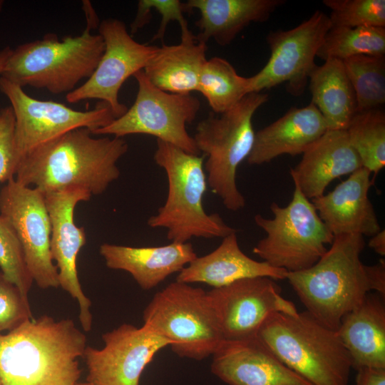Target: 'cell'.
Segmentation results:
<instances>
[{
    "label": "cell",
    "mask_w": 385,
    "mask_h": 385,
    "mask_svg": "<svg viewBox=\"0 0 385 385\" xmlns=\"http://www.w3.org/2000/svg\"><path fill=\"white\" fill-rule=\"evenodd\" d=\"M128 149L123 138H96L88 128H77L25 155L15 180L43 193L78 188L100 195L119 178L117 163Z\"/></svg>",
    "instance_id": "cell-1"
},
{
    "label": "cell",
    "mask_w": 385,
    "mask_h": 385,
    "mask_svg": "<svg viewBox=\"0 0 385 385\" xmlns=\"http://www.w3.org/2000/svg\"><path fill=\"white\" fill-rule=\"evenodd\" d=\"M86 335L73 320L43 315L0 334L2 385H75Z\"/></svg>",
    "instance_id": "cell-2"
},
{
    "label": "cell",
    "mask_w": 385,
    "mask_h": 385,
    "mask_svg": "<svg viewBox=\"0 0 385 385\" xmlns=\"http://www.w3.org/2000/svg\"><path fill=\"white\" fill-rule=\"evenodd\" d=\"M87 25L76 36L54 34L25 43L12 49L0 76L21 87L46 89L53 94L70 93L77 83L89 78L104 51L102 36L91 34L98 26L97 16L89 1H84Z\"/></svg>",
    "instance_id": "cell-3"
},
{
    "label": "cell",
    "mask_w": 385,
    "mask_h": 385,
    "mask_svg": "<svg viewBox=\"0 0 385 385\" xmlns=\"http://www.w3.org/2000/svg\"><path fill=\"white\" fill-rule=\"evenodd\" d=\"M361 234L335 235L331 247L308 269L289 272L290 285L312 317L337 331L342 317L370 292Z\"/></svg>",
    "instance_id": "cell-4"
},
{
    "label": "cell",
    "mask_w": 385,
    "mask_h": 385,
    "mask_svg": "<svg viewBox=\"0 0 385 385\" xmlns=\"http://www.w3.org/2000/svg\"><path fill=\"white\" fill-rule=\"evenodd\" d=\"M256 337L312 385H348L351 359L337 331L308 312L272 314Z\"/></svg>",
    "instance_id": "cell-5"
},
{
    "label": "cell",
    "mask_w": 385,
    "mask_h": 385,
    "mask_svg": "<svg viewBox=\"0 0 385 385\" xmlns=\"http://www.w3.org/2000/svg\"><path fill=\"white\" fill-rule=\"evenodd\" d=\"M154 160L166 173L165 204L149 217L153 228H165L168 240L185 243L192 237L223 238L236 232L217 213L205 212L202 199L207 190L203 158L157 140Z\"/></svg>",
    "instance_id": "cell-6"
},
{
    "label": "cell",
    "mask_w": 385,
    "mask_h": 385,
    "mask_svg": "<svg viewBox=\"0 0 385 385\" xmlns=\"http://www.w3.org/2000/svg\"><path fill=\"white\" fill-rule=\"evenodd\" d=\"M268 98L261 92L249 93L223 113H210L196 126L193 138L199 153L207 157L204 168L207 184L229 210L237 211L245 205L236 183L237 170L253 147V115Z\"/></svg>",
    "instance_id": "cell-7"
},
{
    "label": "cell",
    "mask_w": 385,
    "mask_h": 385,
    "mask_svg": "<svg viewBox=\"0 0 385 385\" xmlns=\"http://www.w3.org/2000/svg\"><path fill=\"white\" fill-rule=\"evenodd\" d=\"M143 319L180 357L205 359L225 341L207 292L190 284L175 281L157 292Z\"/></svg>",
    "instance_id": "cell-8"
},
{
    "label": "cell",
    "mask_w": 385,
    "mask_h": 385,
    "mask_svg": "<svg viewBox=\"0 0 385 385\" xmlns=\"http://www.w3.org/2000/svg\"><path fill=\"white\" fill-rule=\"evenodd\" d=\"M293 182L294 190L287 206L273 202L270 205L272 218L260 214L254 217L266 235L253 247V252L272 267L288 272L314 265L334 238L312 202Z\"/></svg>",
    "instance_id": "cell-9"
},
{
    "label": "cell",
    "mask_w": 385,
    "mask_h": 385,
    "mask_svg": "<svg viewBox=\"0 0 385 385\" xmlns=\"http://www.w3.org/2000/svg\"><path fill=\"white\" fill-rule=\"evenodd\" d=\"M133 77L138 89L132 106L121 116L91 133L117 138L132 134L149 135L188 153L198 155L194 138L188 133L186 125L195 119L200 107L199 100L191 94L170 93L158 88L143 70Z\"/></svg>",
    "instance_id": "cell-10"
},
{
    "label": "cell",
    "mask_w": 385,
    "mask_h": 385,
    "mask_svg": "<svg viewBox=\"0 0 385 385\" xmlns=\"http://www.w3.org/2000/svg\"><path fill=\"white\" fill-rule=\"evenodd\" d=\"M0 91L9 100L13 109L14 141L20 160L39 145L66 133L81 128L92 132L115 118L104 102L93 110L77 111L53 101L34 98L22 87L1 76Z\"/></svg>",
    "instance_id": "cell-11"
},
{
    "label": "cell",
    "mask_w": 385,
    "mask_h": 385,
    "mask_svg": "<svg viewBox=\"0 0 385 385\" xmlns=\"http://www.w3.org/2000/svg\"><path fill=\"white\" fill-rule=\"evenodd\" d=\"M331 27L329 16L317 10L293 29L271 31L266 37L270 56L259 72L249 77L250 93L287 83L290 94L302 95L317 65V52Z\"/></svg>",
    "instance_id": "cell-12"
},
{
    "label": "cell",
    "mask_w": 385,
    "mask_h": 385,
    "mask_svg": "<svg viewBox=\"0 0 385 385\" xmlns=\"http://www.w3.org/2000/svg\"><path fill=\"white\" fill-rule=\"evenodd\" d=\"M98 32L104 43V51L98 66L88 79L66 96L70 103L86 99H98L111 109L115 118L121 116L127 107L118 99L124 82L143 70L153 57L158 46L135 41L125 23L116 19L99 23Z\"/></svg>",
    "instance_id": "cell-13"
},
{
    "label": "cell",
    "mask_w": 385,
    "mask_h": 385,
    "mask_svg": "<svg viewBox=\"0 0 385 385\" xmlns=\"http://www.w3.org/2000/svg\"><path fill=\"white\" fill-rule=\"evenodd\" d=\"M0 215L18 236L33 281L43 289L59 287L50 250L51 227L44 194L13 178L0 190Z\"/></svg>",
    "instance_id": "cell-14"
},
{
    "label": "cell",
    "mask_w": 385,
    "mask_h": 385,
    "mask_svg": "<svg viewBox=\"0 0 385 385\" xmlns=\"http://www.w3.org/2000/svg\"><path fill=\"white\" fill-rule=\"evenodd\" d=\"M226 341L254 339L272 314H297L292 301L281 294L274 279L256 277L237 280L207 292Z\"/></svg>",
    "instance_id": "cell-15"
},
{
    "label": "cell",
    "mask_w": 385,
    "mask_h": 385,
    "mask_svg": "<svg viewBox=\"0 0 385 385\" xmlns=\"http://www.w3.org/2000/svg\"><path fill=\"white\" fill-rule=\"evenodd\" d=\"M104 346H86L83 357L91 385H139L141 374L170 342L143 325L124 323L102 335Z\"/></svg>",
    "instance_id": "cell-16"
},
{
    "label": "cell",
    "mask_w": 385,
    "mask_h": 385,
    "mask_svg": "<svg viewBox=\"0 0 385 385\" xmlns=\"http://www.w3.org/2000/svg\"><path fill=\"white\" fill-rule=\"evenodd\" d=\"M43 194L51 227V254L56 263L59 287L77 300L81 327L83 331L89 332L92 326L91 302L81 288L76 265L86 235L84 227H78L74 222V210L78 202L89 200L91 195L78 188Z\"/></svg>",
    "instance_id": "cell-17"
},
{
    "label": "cell",
    "mask_w": 385,
    "mask_h": 385,
    "mask_svg": "<svg viewBox=\"0 0 385 385\" xmlns=\"http://www.w3.org/2000/svg\"><path fill=\"white\" fill-rule=\"evenodd\" d=\"M210 369L227 385H312L257 337L225 340L212 354Z\"/></svg>",
    "instance_id": "cell-18"
},
{
    "label": "cell",
    "mask_w": 385,
    "mask_h": 385,
    "mask_svg": "<svg viewBox=\"0 0 385 385\" xmlns=\"http://www.w3.org/2000/svg\"><path fill=\"white\" fill-rule=\"evenodd\" d=\"M371 175L368 169L361 167L332 192L311 200L334 236L353 233L373 236L381 230L368 196L374 183Z\"/></svg>",
    "instance_id": "cell-19"
},
{
    "label": "cell",
    "mask_w": 385,
    "mask_h": 385,
    "mask_svg": "<svg viewBox=\"0 0 385 385\" xmlns=\"http://www.w3.org/2000/svg\"><path fill=\"white\" fill-rule=\"evenodd\" d=\"M362 167L346 130H327L303 153L290 169L292 180L309 199L322 196L334 179L350 175Z\"/></svg>",
    "instance_id": "cell-20"
},
{
    "label": "cell",
    "mask_w": 385,
    "mask_h": 385,
    "mask_svg": "<svg viewBox=\"0 0 385 385\" xmlns=\"http://www.w3.org/2000/svg\"><path fill=\"white\" fill-rule=\"evenodd\" d=\"M99 253L108 268L130 273L144 290H150L168 276L179 273L197 257L188 242L142 247L103 243Z\"/></svg>",
    "instance_id": "cell-21"
},
{
    "label": "cell",
    "mask_w": 385,
    "mask_h": 385,
    "mask_svg": "<svg viewBox=\"0 0 385 385\" xmlns=\"http://www.w3.org/2000/svg\"><path fill=\"white\" fill-rule=\"evenodd\" d=\"M327 130L325 120L314 104L292 107L277 120L255 133L247 163L259 165L282 155L302 154Z\"/></svg>",
    "instance_id": "cell-22"
},
{
    "label": "cell",
    "mask_w": 385,
    "mask_h": 385,
    "mask_svg": "<svg viewBox=\"0 0 385 385\" xmlns=\"http://www.w3.org/2000/svg\"><path fill=\"white\" fill-rule=\"evenodd\" d=\"M287 273L285 270L245 255L239 246L235 232L223 237L220 245L210 253L197 256L178 273L176 281L205 283L218 288L245 278L267 277L274 280L285 279Z\"/></svg>",
    "instance_id": "cell-23"
},
{
    "label": "cell",
    "mask_w": 385,
    "mask_h": 385,
    "mask_svg": "<svg viewBox=\"0 0 385 385\" xmlns=\"http://www.w3.org/2000/svg\"><path fill=\"white\" fill-rule=\"evenodd\" d=\"M337 332L352 369H385L384 298L369 292L357 307L342 317Z\"/></svg>",
    "instance_id": "cell-24"
},
{
    "label": "cell",
    "mask_w": 385,
    "mask_h": 385,
    "mask_svg": "<svg viewBox=\"0 0 385 385\" xmlns=\"http://www.w3.org/2000/svg\"><path fill=\"white\" fill-rule=\"evenodd\" d=\"M284 0H189L184 3L187 11L197 9L200 14L195 25L198 41L207 43L213 39L220 46L230 44L252 23L267 21Z\"/></svg>",
    "instance_id": "cell-25"
},
{
    "label": "cell",
    "mask_w": 385,
    "mask_h": 385,
    "mask_svg": "<svg viewBox=\"0 0 385 385\" xmlns=\"http://www.w3.org/2000/svg\"><path fill=\"white\" fill-rule=\"evenodd\" d=\"M207 43L192 33L181 36L176 45L163 44L143 70L158 88L170 93L190 94L197 91L207 61Z\"/></svg>",
    "instance_id": "cell-26"
},
{
    "label": "cell",
    "mask_w": 385,
    "mask_h": 385,
    "mask_svg": "<svg viewBox=\"0 0 385 385\" xmlns=\"http://www.w3.org/2000/svg\"><path fill=\"white\" fill-rule=\"evenodd\" d=\"M311 103L321 113L327 130H346L357 113L354 88L342 61L327 59L309 76Z\"/></svg>",
    "instance_id": "cell-27"
},
{
    "label": "cell",
    "mask_w": 385,
    "mask_h": 385,
    "mask_svg": "<svg viewBox=\"0 0 385 385\" xmlns=\"http://www.w3.org/2000/svg\"><path fill=\"white\" fill-rule=\"evenodd\" d=\"M196 91L205 98L213 113L221 114L250 93V80L240 76L226 59L213 57L207 59Z\"/></svg>",
    "instance_id": "cell-28"
},
{
    "label": "cell",
    "mask_w": 385,
    "mask_h": 385,
    "mask_svg": "<svg viewBox=\"0 0 385 385\" xmlns=\"http://www.w3.org/2000/svg\"><path fill=\"white\" fill-rule=\"evenodd\" d=\"M346 131L362 167L374 180L385 165V113L381 108L357 112Z\"/></svg>",
    "instance_id": "cell-29"
},
{
    "label": "cell",
    "mask_w": 385,
    "mask_h": 385,
    "mask_svg": "<svg viewBox=\"0 0 385 385\" xmlns=\"http://www.w3.org/2000/svg\"><path fill=\"white\" fill-rule=\"evenodd\" d=\"M358 55L385 56V27H331L317 56L344 61Z\"/></svg>",
    "instance_id": "cell-30"
},
{
    "label": "cell",
    "mask_w": 385,
    "mask_h": 385,
    "mask_svg": "<svg viewBox=\"0 0 385 385\" xmlns=\"http://www.w3.org/2000/svg\"><path fill=\"white\" fill-rule=\"evenodd\" d=\"M354 88L357 112L385 103V56L358 55L342 61Z\"/></svg>",
    "instance_id": "cell-31"
},
{
    "label": "cell",
    "mask_w": 385,
    "mask_h": 385,
    "mask_svg": "<svg viewBox=\"0 0 385 385\" xmlns=\"http://www.w3.org/2000/svg\"><path fill=\"white\" fill-rule=\"evenodd\" d=\"M332 27H385L384 0H324Z\"/></svg>",
    "instance_id": "cell-32"
},
{
    "label": "cell",
    "mask_w": 385,
    "mask_h": 385,
    "mask_svg": "<svg viewBox=\"0 0 385 385\" xmlns=\"http://www.w3.org/2000/svg\"><path fill=\"white\" fill-rule=\"evenodd\" d=\"M0 269L2 274L28 297L34 281L18 236L10 222L1 215Z\"/></svg>",
    "instance_id": "cell-33"
},
{
    "label": "cell",
    "mask_w": 385,
    "mask_h": 385,
    "mask_svg": "<svg viewBox=\"0 0 385 385\" xmlns=\"http://www.w3.org/2000/svg\"><path fill=\"white\" fill-rule=\"evenodd\" d=\"M32 318L28 297L0 272V334Z\"/></svg>",
    "instance_id": "cell-34"
},
{
    "label": "cell",
    "mask_w": 385,
    "mask_h": 385,
    "mask_svg": "<svg viewBox=\"0 0 385 385\" xmlns=\"http://www.w3.org/2000/svg\"><path fill=\"white\" fill-rule=\"evenodd\" d=\"M15 117L11 106L0 109V183L15 178L19 164L14 141Z\"/></svg>",
    "instance_id": "cell-35"
},
{
    "label": "cell",
    "mask_w": 385,
    "mask_h": 385,
    "mask_svg": "<svg viewBox=\"0 0 385 385\" xmlns=\"http://www.w3.org/2000/svg\"><path fill=\"white\" fill-rule=\"evenodd\" d=\"M146 4L152 9H155L161 14L160 27L152 41L163 39L165 36L168 24L171 21H176L181 30V36L188 34L191 31L188 28V22L183 13L187 12L184 3L179 0H145Z\"/></svg>",
    "instance_id": "cell-36"
},
{
    "label": "cell",
    "mask_w": 385,
    "mask_h": 385,
    "mask_svg": "<svg viewBox=\"0 0 385 385\" xmlns=\"http://www.w3.org/2000/svg\"><path fill=\"white\" fill-rule=\"evenodd\" d=\"M366 271L370 289L385 298V261L380 259L374 265H366Z\"/></svg>",
    "instance_id": "cell-37"
},
{
    "label": "cell",
    "mask_w": 385,
    "mask_h": 385,
    "mask_svg": "<svg viewBox=\"0 0 385 385\" xmlns=\"http://www.w3.org/2000/svg\"><path fill=\"white\" fill-rule=\"evenodd\" d=\"M355 385H385V369L361 368L356 370Z\"/></svg>",
    "instance_id": "cell-38"
},
{
    "label": "cell",
    "mask_w": 385,
    "mask_h": 385,
    "mask_svg": "<svg viewBox=\"0 0 385 385\" xmlns=\"http://www.w3.org/2000/svg\"><path fill=\"white\" fill-rule=\"evenodd\" d=\"M368 245L378 255L385 256V231L380 230L378 233L371 236Z\"/></svg>",
    "instance_id": "cell-39"
},
{
    "label": "cell",
    "mask_w": 385,
    "mask_h": 385,
    "mask_svg": "<svg viewBox=\"0 0 385 385\" xmlns=\"http://www.w3.org/2000/svg\"><path fill=\"white\" fill-rule=\"evenodd\" d=\"M11 51L12 49L9 46H6L0 51V73L3 71Z\"/></svg>",
    "instance_id": "cell-40"
},
{
    "label": "cell",
    "mask_w": 385,
    "mask_h": 385,
    "mask_svg": "<svg viewBox=\"0 0 385 385\" xmlns=\"http://www.w3.org/2000/svg\"><path fill=\"white\" fill-rule=\"evenodd\" d=\"M75 385H91V384L88 383V382H83V383H77Z\"/></svg>",
    "instance_id": "cell-41"
},
{
    "label": "cell",
    "mask_w": 385,
    "mask_h": 385,
    "mask_svg": "<svg viewBox=\"0 0 385 385\" xmlns=\"http://www.w3.org/2000/svg\"><path fill=\"white\" fill-rule=\"evenodd\" d=\"M3 5H4V1L0 0V11L2 9Z\"/></svg>",
    "instance_id": "cell-42"
},
{
    "label": "cell",
    "mask_w": 385,
    "mask_h": 385,
    "mask_svg": "<svg viewBox=\"0 0 385 385\" xmlns=\"http://www.w3.org/2000/svg\"><path fill=\"white\" fill-rule=\"evenodd\" d=\"M0 385H2V384H1V380H0Z\"/></svg>",
    "instance_id": "cell-43"
}]
</instances>
